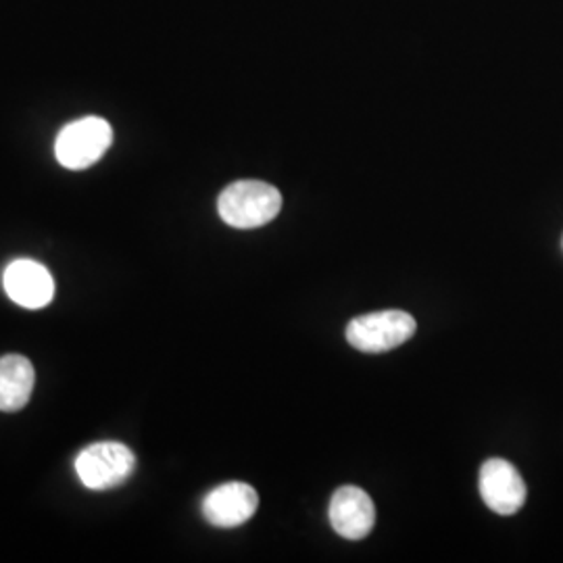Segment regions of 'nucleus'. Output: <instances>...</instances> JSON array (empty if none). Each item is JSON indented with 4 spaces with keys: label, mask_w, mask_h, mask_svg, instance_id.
Masks as SVG:
<instances>
[{
    "label": "nucleus",
    "mask_w": 563,
    "mask_h": 563,
    "mask_svg": "<svg viewBox=\"0 0 563 563\" xmlns=\"http://www.w3.org/2000/svg\"><path fill=\"white\" fill-rule=\"evenodd\" d=\"M481 497L499 516H514L526 504V484L520 472L505 460H488L481 467Z\"/></svg>",
    "instance_id": "39448f33"
},
{
    "label": "nucleus",
    "mask_w": 563,
    "mask_h": 563,
    "mask_svg": "<svg viewBox=\"0 0 563 563\" xmlns=\"http://www.w3.org/2000/svg\"><path fill=\"white\" fill-rule=\"evenodd\" d=\"M413 316L399 309L367 313L346 325V341L362 353H386L416 334Z\"/></svg>",
    "instance_id": "7ed1b4c3"
},
{
    "label": "nucleus",
    "mask_w": 563,
    "mask_h": 563,
    "mask_svg": "<svg viewBox=\"0 0 563 563\" xmlns=\"http://www.w3.org/2000/svg\"><path fill=\"white\" fill-rule=\"evenodd\" d=\"M2 284L9 299L25 309H42L55 297V280L51 272L42 263L32 260L9 263Z\"/></svg>",
    "instance_id": "6e6552de"
},
{
    "label": "nucleus",
    "mask_w": 563,
    "mask_h": 563,
    "mask_svg": "<svg viewBox=\"0 0 563 563\" xmlns=\"http://www.w3.org/2000/svg\"><path fill=\"white\" fill-rule=\"evenodd\" d=\"M260 507V495L251 484L228 483L202 499V516L211 526L236 528L249 522Z\"/></svg>",
    "instance_id": "0eeeda50"
},
{
    "label": "nucleus",
    "mask_w": 563,
    "mask_h": 563,
    "mask_svg": "<svg viewBox=\"0 0 563 563\" xmlns=\"http://www.w3.org/2000/svg\"><path fill=\"white\" fill-rule=\"evenodd\" d=\"M328 518L332 528L349 541H362L376 522V507L360 486H341L330 499Z\"/></svg>",
    "instance_id": "423d86ee"
},
{
    "label": "nucleus",
    "mask_w": 563,
    "mask_h": 563,
    "mask_svg": "<svg viewBox=\"0 0 563 563\" xmlns=\"http://www.w3.org/2000/svg\"><path fill=\"white\" fill-rule=\"evenodd\" d=\"M280 209V190L267 181H234L218 199L220 218L228 225L239 230L262 228L265 223L276 220Z\"/></svg>",
    "instance_id": "f257e3e1"
},
{
    "label": "nucleus",
    "mask_w": 563,
    "mask_h": 563,
    "mask_svg": "<svg viewBox=\"0 0 563 563\" xmlns=\"http://www.w3.org/2000/svg\"><path fill=\"white\" fill-rule=\"evenodd\" d=\"M113 144V128L102 118H81L67 123L55 142L57 162L80 172L101 162Z\"/></svg>",
    "instance_id": "f03ea898"
},
{
    "label": "nucleus",
    "mask_w": 563,
    "mask_h": 563,
    "mask_svg": "<svg viewBox=\"0 0 563 563\" xmlns=\"http://www.w3.org/2000/svg\"><path fill=\"white\" fill-rule=\"evenodd\" d=\"M136 467V455L123 443H95L86 446L76 460L81 484L90 490H109L125 483Z\"/></svg>",
    "instance_id": "20e7f679"
},
{
    "label": "nucleus",
    "mask_w": 563,
    "mask_h": 563,
    "mask_svg": "<svg viewBox=\"0 0 563 563\" xmlns=\"http://www.w3.org/2000/svg\"><path fill=\"white\" fill-rule=\"evenodd\" d=\"M36 384L34 365L23 355L0 357V411L15 413L32 399Z\"/></svg>",
    "instance_id": "1a4fd4ad"
}]
</instances>
